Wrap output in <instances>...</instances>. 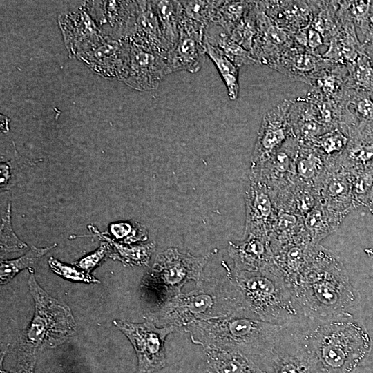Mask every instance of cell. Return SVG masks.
Returning a JSON list of instances; mask_svg holds the SVG:
<instances>
[{"instance_id":"cell-1","label":"cell","mask_w":373,"mask_h":373,"mask_svg":"<svg viewBox=\"0 0 373 373\" xmlns=\"http://www.w3.org/2000/svg\"><path fill=\"white\" fill-rule=\"evenodd\" d=\"M288 285L307 321L353 318L352 310L360 303L341 258L320 244L314 245L307 264Z\"/></svg>"},{"instance_id":"cell-2","label":"cell","mask_w":373,"mask_h":373,"mask_svg":"<svg viewBox=\"0 0 373 373\" xmlns=\"http://www.w3.org/2000/svg\"><path fill=\"white\" fill-rule=\"evenodd\" d=\"M242 315L254 316L235 282L233 270L225 264L224 274L202 275L193 290L173 296L144 318L160 327L183 328L195 321Z\"/></svg>"},{"instance_id":"cell-3","label":"cell","mask_w":373,"mask_h":373,"mask_svg":"<svg viewBox=\"0 0 373 373\" xmlns=\"http://www.w3.org/2000/svg\"><path fill=\"white\" fill-rule=\"evenodd\" d=\"M304 327L309 347L322 373H351L370 352V335L354 317L305 320Z\"/></svg>"},{"instance_id":"cell-4","label":"cell","mask_w":373,"mask_h":373,"mask_svg":"<svg viewBox=\"0 0 373 373\" xmlns=\"http://www.w3.org/2000/svg\"><path fill=\"white\" fill-rule=\"evenodd\" d=\"M284 325L268 323L254 316L242 315L195 321L183 329L193 343L203 348L236 350L255 361H267Z\"/></svg>"},{"instance_id":"cell-5","label":"cell","mask_w":373,"mask_h":373,"mask_svg":"<svg viewBox=\"0 0 373 373\" xmlns=\"http://www.w3.org/2000/svg\"><path fill=\"white\" fill-rule=\"evenodd\" d=\"M28 286L35 303V312L19 337L18 363H36L37 355L70 339L77 332L70 307L49 295L37 283L34 270H29Z\"/></svg>"},{"instance_id":"cell-6","label":"cell","mask_w":373,"mask_h":373,"mask_svg":"<svg viewBox=\"0 0 373 373\" xmlns=\"http://www.w3.org/2000/svg\"><path fill=\"white\" fill-rule=\"evenodd\" d=\"M233 270L235 282L256 318L279 325L305 320L278 265L255 271Z\"/></svg>"},{"instance_id":"cell-7","label":"cell","mask_w":373,"mask_h":373,"mask_svg":"<svg viewBox=\"0 0 373 373\" xmlns=\"http://www.w3.org/2000/svg\"><path fill=\"white\" fill-rule=\"evenodd\" d=\"M216 252V249L204 256H195L189 251L182 253L176 247H170L160 253L140 284L142 296L152 303L153 309L151 311L182 293L187 282L200 280L205 266Z\"/></svg>"},{"instance_id":"cell-8","label":"cell","mask_w":373,"mask_h":373,"mask_svg":"<svg viewBox=\"0 0 373 373\" xmlns=\"http://www.w3.org/2000/svg\"><path fill=\"white\" fill-rule=\"evenodd\" d=\"M140 323L114 320V325L129 340L137 358V373H154L167 365L165 341L168 335L178 332L175 326L157 327L153 321L144 318Z\"/></svg>"},{"instance_id":"cell-9","label":"cell","mask_w":373,"mask_h":373,"mask_svg":"<svg viewBox=\"0 0 373 373\" xmlns=\"http://www.w3.org/2000/svg\"><path fill=\"white\" fill-rule=\"evenodd\" d=\"M304 321L283 326L266 361L271 373H322L309 347Z\"/></svg>"},{"instance_id":"cell-10","label":"cell","mask_w":373,"mask_h":373,"mask_svg":"<svg viewBox=\"0 0 373 373\" xmlns=\"http://www.w3.org/2000/svg\"><path fill=\"white\" fill-rule=\"evenodd\" d=\"M245 224L243 236L268 237L279 209L271 188L254 172L249 171L245 186Z\"/></svg>"},{"instance_id":"cell-11","label":"cell","mask_w":373,"mask_h":373,"mask_svg":"<svg viewBox=\"0 0 373 373\" xmlns=\"http://www.w3.org/2000/svg\"><path fill=\"white\" fill-rule=\"evenodd\" d=\"M292 99H284L263 115L254 144L250 168L267 160L292 137L289 111Z\"/></svg>"},{"instance_id":"cell-12","label":"cell","mask_w":373,"mask_h":373,"mask_svg":"<svg viewBox=\"0 0 373 373\" xmlns=\"http://www.w3.org/2000/svg\"><path fill=\"white\" fill-rule=\"evenodd\" d=\"M206 28L187 18L184 12L178 41L169 51L166 61L171 73L199 72L207 55L204 34Z\"/></svg>"},{"instance_id":"cell-13","label":"cell","mask_w":373,"mask_h":373,"mask_svg":"<svg viewBox=\"0 0 373 373\" xmlns=\"http://www.w3.org/2000/svg\"><path fill=\"white\" fill-rule=\"evenodd\" d=\"M256 3L257 33L251 53L258 65L271 68L289 48L295 46L292 33L276 25Z\"/></svg>"},{"instance_id":"cell-14","label":"cell","mask_w":373,"mask_h":373,"mask_svg":"<svg viewBox=\"0 0 373 373\" xmlns=\"http://www.w3.org/2000/svg\"><path fill=\"white\" fill-rule=\"evenodd\" d=\"M299 147V142L292 136L267 160L249 171L256 173L275 195L283 193L296 182V160Z\"/></svg>"},{"instance_id":"cell-15","label":"cell","mask_w":373,"mask_h":373,"mask_svg":"<svg viewBox=\"0 0 373 373\" xmlns=\"http://www.w3.org/2000/svg\"><path fill=\"white\" fill-rule=\"evenodd\" d=\"M317 191L319 202L343 219L356 209L350 173L337 158L329 162Z\"/></svg>"},{"instance_id":"cell-16","label":"cell","mask_w":373,"mask_h":373,"mask_svg":"<svg viewBox=\"0 0 373 373\" xmlns=\"http://www.w3.org/2000/svg\"><path fill=\"white\" fill-rule=\"evenodd\" d=\"M171 73L166 57L133 44L130 45L129 60L125 72L128 85L138 90L155 89Z\"/></svg>"},{"instance_id":"cell-17","label":"cell","mask_w":373,"mask_h":373,"mask_svg":"<svg viewBox=\"0 0 373 373\" xmlns=\"http://www.w3.org/2000/svg\"><path fill=\"white\" fill-rule=\"evenodd\" d=\"M228 253L236 271H255L276 266L268 237L248 234L229 242Z\"/></svg>"},{"instance_id":"cell-18","label":"cell","mask_w":373,"mask_h":373,"mask_svg":"<svg viewBox=\"0 0 373 373\" xmlns=\"http://www.w3.org/2000/svg\"><path fill=\"white\" fill-rule=\"evenodd\" d=\"M264 12L278 26L294 34L309 26L314 1H258Z\"/></svg>"},{"instance_id":"cell-19","label":"cell","mask_w":373,"mask_h":373,"mask_svg":"<svg viewBox=\"0 0 373 373\" xmlns=\"http://www.w3.org/2000/svg\"><path fill=\"white\" fill-rule=\"evenodd\" d=\"M338 15L340 19L338 30L330 39L327 50L322 54V57L340 64L347 65L365 54L364 48L363 43L358 38L356 26L347 17L340 3Z\"/></svg>"},{"instance_id":"cell-20","label":"cell","mask_w":373,"mask_h":373,"mask_svg":"<svg viewBox=\"0 0 373 373\" xmlns=\"http://www.w3.org/2000/svg\"><path fill=\"white\" fill-rule=\"evenodd\" d=\"M326 61L327 59L319 52H313L295 44L280 57L271 68L294 81L309 85L314 75Z\"/></svg>"},{"instance_id":"cell-21","label":"cell","mask_w":373,"mask_h":373,"mask_svg":"<svg viewBox=\"0 0 373 373\" xmlns=\"http://www.w3.org/2000/svg\"><path fill=\"white\" fill-rule=\"evenodd\" d=\"M289 119L292 135L300 144H312L331 131L322 122L317 107L305 97L292 99Z\"/></svg>"},{"instance_id":"cell-22","label":"cell","mask_w":373,"mask_h":373,"mask_svg":"<svg viewBox=\"0 0 373 373\" xmlns=\"http://www.w3.org/2000/svg\"><path fill=\"white\" fill-rule=\"evenodd\" d=\"M136 29L132 44L166 57L171 50L164 39L151 1H137Z\"/></svg>"},{"instance_id":"cell-23","label":"cell","mask_w":373,"mask_h":373,"mask_svg":"<svg viewBox=\"0 0 373 373\" xmlns=\"http://www.w3.org/2000/svg\"><path fill=\"white\" fill-rule=\"evenodd\" d=\"M339 162L349 171L373 166V123L360 122L351 130Z\"/></svg>"},{"instance_id":"cell-24","label":"cell","mask_w":373,"mask_h":373,"mask_svg":"<svg viewBox=\"0 0 373 373\" xmlns=\"http://www.w3.org/2000/svg\"><path fill=\"white\" fill-rule=\"evenodd\" d=\"M207 373H267L256 361L236 350L204 348Z\"/></svg>"},{"instance_id":"cell-25","label":"cell","mask_w":373,"mask_h":373,"mask_svg":"<svg viewBox=\"0 0 373 373\" xmlns=\"http://www.w3.org/2000/svg\"><path fill=\"white\" fill-rule=\"evenodd\" d=\"M330 161L314 145L300 143L296 160V182L317 191Z\"/></svg>"},{"instance_id":"cell-26","label":"cell","mask_w":373,"mask_h":373,"mask_svg":"<svg viewBox=\"0 0 373 373\" xmlns=\"http://www.w3.org/2000/svg\"><path fill=\"white\" fill-rule=\"evenodd\" d=\"M343 220L318 201L317 204L303 217V224L311 242L319 244L323 239L335 232Z\"/></svg>"},{"instance_id":"cell-27","label":"cell","mask_w":373,"mask_h":373,"mask_svg":"<svg viewBox=\"0 0 373 373\" xmlns=\"http://www.w3.org/2000/svg\"><path fill=\"white\" fill-rule=\"evenodd\" d=\"M204 40L218 48L238 68L243 66L258 65L251 52L232 40L219 26L212 23L205 30Z\"/></svg>"},{"instance_id":"cell-28","label":"cell","mask_w":373,"mask_h":373,"mask_svg":"<svg viewBox=\"0 0 373 373\" xmlns=\"http://www.w3.org/2000/svg\"><path fill=\"white\" fill-rule=\"evenodd\" d=\"M164 39L171 49L178 41L183 16L180 1H151Z\"/></svg>"},{"instance_id":"cell-29","label":"cell","mask_w":373,"mask_h":373,"mask_svg":"<svg viewBox=\"0 0 373 373\" xmlns=\"http://www.w3.org/2000/svg\"><path fill=\"white\" fill-rule=\"evenodd\" d=\"M94 231L97 233L98 236L104 241L108 242L111 244L112 251L109 258L113 260H118L126 265H146L155 249V244L154 242L127 245L117 242L110 238L102 236L96 229H94Z\"/></svg>"},{"instance_id":"cell-30","label":"cell","mask_w":373,"mask_h":373,"mask_svg":"<svg viewBox=\"0 0 373 373\" xmlns=\"http://www.w3.org/2000/svg\"><path fill=\"white\" fill-rule=\"evenodd\" d=\"M205 41V40H204ZM207 55L215 64L227 90L229 98L236 100L238 97L239 68L218 48L205 41Z\"/></svg>"},{"instance_id":"cell-31","label":"cell","mask_w":373,"mask_h":373,"mask_svg":"<svg viewBox=\"0 0 373 373\" xmlns=\"http://www.w3.org/2000/svg\"><path fill=\"white\" fill-rule=\"evenodd\" d=\"M56 246V243L46 247H36L32 245L28 252L18 258L1 260L0 267L1 285H5L10 282L19 272L24 269L34 270L39 260Z\"/></svg>"},{"instance_id":"cell-32","label":"cell","mask_w":373,"mask_h":373,"mask_svg":"<svg viewBox=\"0 0 373 373\" xmlns=\"http://www.w3.org/2000/svg\"><path fill=\"white\" fill-rule=\"evenodd\" d=\"M184 15L207 28L216 22L223 1H180Z\"/></svg>"},{"instance_id":"cell-33","label":"cell","mask_w":373,"mask_h":373,"mask_svg":"<svg viewBox=\"0 0 373 373\" xmlns=\"http://www.w3.org/2000/svg\"><path fill=\"white\" fill-rule=\"evenodd\" d=\"M349 171L351 175L355 208L367 209L373 201V166Z\"/></svg>"},{"instance_id":"cell-34","label":"cell","mask_w":373,"mask_h":373,"mask_svg":"<svg viewBox=\"0 0 373 373\" xmlns=\"http://www.w3.org/2000/svg\"><path fill=\"white\" fill-rule=\"evenodd\" d=\"M253 1H223L214 24L229 35L250 10Z\"/></svg>"},{"instance_id":"cell-35","label":"cell","mask_w":373,"mask_h":373,"mask_svg":"<svg viewBox=\"0 0 373 373\" xmlns=\"http://www.w3.org/2000/svg\"><path fill=\"white\" fill-rule=\"evenodd\" d=\"M339 3L349 19L366 36L373 19V1H339Z\"/></svg>"},{"instance_id":"cell-36","label":"cell","mask_w":373,"mask_h":373,"mask_svg":"<svg viewBox=\"0 0 373 373\" xmlns=\"http://www.w3.org/2000/svg\"><path fill=\"white\" fill-rule=\"evenodd\" d=\"M350 85L361 90L373 93V66L365 54L346 65Z\"/></svg>"},{"instance_id":"cell-37","label":"cell","mask_w":373,"mask_h":373,"mask_svg":"<svg viewBox=\"0 0 373 373\" xmlns=\"http://www.w3.org/2000/svg\"><path fill=\"white\" fill-rule=\"evenodd\" d=\"M349 135L338 128L331 130L316 139L312 144L325 157L334 160L345 149Z\"/></svg>"},{"instance_id":"cell-38","label":"cell","mask_w":373,"mask_h":373,"mask_svg":"<svg viewBox=\"0 0 373 373\" xmlns=\"http://www.w3.org/2000/svg\"><path fill=\"white\" fill-rule=\"evenodd\" d=\"M257 30L256 3V1H253L250 10L234 28L229 37L242 48L251 52Z\"/></svg>"},{"instance_id":"cell-39","label":"cell","mask_w":373,"mask_h":373,"mask_svg":"<svg viewBox=\"0 0 373 373\" xmlns=\"http://www.w3.org/2000/svg\"><path fill=\"white\" fill-rule=\"evenodd\" d=\"M1 251L18 252L28 249L14 232L11 224V204L8 203L1 218Z\"/></svg>"},{"instance_id":"cell-40","label":"cell","mask_w":373,"mask_h":373,"mask_svg":"<svg viewBox=\"0 0 373 373\" xmlns=\"http://www.w3.org/2000/svg\"><path fill=\"white\" fill-rule=\"evenodd\" d=\"M50 269L58 276L73 281L85 283H99V280L77 266H72L50 257L48 260Z\"/></svg>"},{"instance_id":"cell-41","label":"cell","mask_w":373,"mask_h":373,"mask_svg":"<svg viewBox=\"0 0 373 373\" xmlns=\"http://www.w3.org/2000/svg\"><path fill=\"white\" fill-rule=\"evenodd\" d=\"M371 93L354 88L349 104L360 122L373 123V100Z\"/></svg>"},{"instance_id":"cell-42","label":"cell","mask_w":373,"mask_h":373,"mask_svg":"<svg viewBox=\"0 0 373 373\" xmlns=\"http://www.w3.org/2000/svg\"><path fill=\"white\" fill-rule=\"evenodd\" d=\"M111 234L121 242L131 244L147 240V231L139 224L117 222L110 226Z\"/></svg>"},{"instance_id":"cell-43","label":"cell","mask_w":373,"mask_h":373,"mask_svg":"<svg viewBox=\"0 0 373 373\" xmlns=\"http://www.w3.org/2000/svg\"><path fill=\"white\" fill-rule=\"evenodd\" d=\"M111 251L112 247L108 242H102L97 249L75 262L74 264L77 267L90 273L106 258L110 257Z\"/></svg>"},{"instance_id":"cell-44","label":"cell","mask_w":373,"mask_h":373,"mask_svg":"<svg viewBox=\"0 0 373 373\" xmlns=\"http://www.w3.org/2000/svg\"><path fill=\"white\" fill-rule=\"evenodd\" d=\"M307 48L314 52H318V48L322 45H326L324 38L320 32L310 26L305 28Z\"/></svg>"},{"instance_id":"cell-45","label":"cell","mask_w":373,"mask_h":373,"mask_svg":"<svg viewBox=\"0 0 373 373\" xmlns=\"http://www.w3.org/2000/svg\"><path fill=\"white\" fill-rule=\"evenodd\" d=\"M12 164L11 162H1L0 165V186L1 190L9 189L10 181L12 177Z\"/></svg>"},{"instance_id":"cell-46","label":"cell","mask_w":373,"mask_h":373,"mask_svg":"<svg viewBox=\"0 0 373 373\" xmlns=\"http://www.w3.org/2000/svg\"><path fill=\"white\" fill-rule=\"evenodd\" d=\"M35 363H18V369L13 372H6L1 370V373H34Z\"/></svg>"},{"instance_id":"cell-47","label":"cell","mask_w":373,"mask_h":373,"mask_svg":"<svg viewBox=\"0 0 373 373\" xmlns=\"http://www.w3.org/2000/svg\"><path fill=\"white\" fill-rule=\"evenodd\" d=\"M364 48V53L367 56L373 66V41L362 42Z\"/></svg>"},{"instance_id":"cell-48","label":"cell","mask_w":373,"mask_h":373,"mask_svg":"<svg viewBox=\"0 0 373 373\" xmlns=\"http://www.w3.org/2000/svg\"><path fill=\"white\" fill-rule=\"evenodd\" d=\"M373 41V19L371 23V26L368 33L365 36V39L363 42H371Z\"/></svg>"},{"instance_id":"cell-49","label":"cell","mask_w":373,"mask_h":373,"mask_svg":"<svg viewBox=\"0 0 373 373\" xmlns=\"http://www.w3.org/2000/svg\"><path fill=\"white\" fill-rule=\"evenodd\" d=\"M365 254L373 259V247L365 249Z\"/></svg>"},{"instance_id":"cell-50","label":"cell","mask_w":373,"mask_h":373,"mask_svg":"<svg viewBox=\"0 0 373 373\" xmlns=\"http://www.w3.org/2000/svg\"><path fill=\"white\" fill-rule=\"evenodd\" d=\"M367 209L373 215V201L367 206Z\"/></svg>"}]
</instances>
